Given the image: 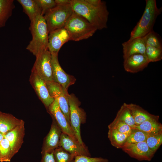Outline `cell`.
<instances>
[{"label": "cell", "mask_w": 162, "mask_h": 162, "mask_svg": "<svg viewBox=\"0 0 162 162\" xmlns=\"http://www.w3.org/2000/svg\"><path fill=\"white\" fill-rule=\"evenodd\" d=\"M148 134L140 130L132 128L131 131L127 138L126 143H136L145 142Z\"/></svg>", "instance_id": "obj_30"}, {"label": "cell", "mask_w": 162, "mask_h": 162, "mask_svg": "<svg viewBox=\"0 0 162 162\" xmlns=\"http://www.w3.org/2000/svg\"><path fill=\"white\" fill-rule=\"evenodd\" d=\"M23 120L12 114L0 111V132L4 135L20 124Z\"/></svg>", "instance_id": "obj_20"}, {"label": "cell", "mask_w": 162, "mask_h": 162, "mask_svg": "<svg viewBox=\"0 0 162 162\" xmlns=\"http://www.w3.org/2000/svg\"><path fill=\"white\" fill-rule=\"evenodd\" d=\"M53 156L56 162H71L75 158L61 147L54 150Z\"/></svg>", "instance_id": "obj_31"}, {"label": "cell", "mask_w": 162, "mask_h": 162, "mask_svg": "<svg viewBox=\"0 0 162 162\" xmlns=\"http://www.w3.org/2000/svg\"><path fill=\"white\" fill-rule=\"evenodd\" d=\"M56 5H64L70 4L71 0H55Z\"/></svg>", "instance_id": "obj_37"}, {"label": "cell", "mask_w": 162, "mask_h": 162, "mask_svg": "<svg viewBox=\"0 0 162 162\" xmlns=\"http://www.w3.org/2000/svg\"><path fill=\"white\" fill-rule=\"evenodd\" d=\"M17 1L22 5L23 12L28 16L31 22L37 16L41 15V11L35 0Z\"/></svg>", "instance_id": "obj_22"}, {"label": "cell", "mask_w": 162, "mask_h": 162, "mask_svg": "<svg viewBox=\"0 0 162 162\" xmlns=\"http://www.w3.org/2000/svg\"><path fill=\"white\" fill-rule=\"evenodd\" d=\"M29 29L32 39L26 49L36 56L48 50L49 33L44 16L39 15L31 21Z\"/></svg>", "instance_id": "obj_2"}, {"label": "cell", "mask_w": 162, "mask_h": 162, "mask_svg": "<svg viewBox=\"0 0 162 162\" xmlns=\"http://www.w3.org/2000/svg\"><path fill=\"white\" fill-rule=\"evenodd\" d=\"M73 12L70 4L56 5L47 11L44 16L49 33L64 27Z\"/></svg>", "instance_id": "obj_5"}, {"label": "cell", "mask_w": 162, "mask_h": 162, "mask_svg": "<svg viewBox=\"0 0 162 162\" xmlns=\"http://www.w3.org/2000/svg\"><path fill=\"white\" fill-rule=\"evenodd\" d=\"M59 147L75 157L77 156L91 157L87 147L85 145L81 144L75 140L64 133H62Z\"/></svg>", "instance_id": "obj_12"}, {"label": "cell", "mask_w": 162, "mask_h": 162, "mask_svg": "<svg viewBox=\"0 0 162 162\" xmlns=\"http://www.w3.org/2000/svg\"><path fill=\"white\" fill-rule=\"evenodd\" d=\"M64 28L69 35L70 40L74 41L88 39L92 36L97 30L86 19L74 12Z\"/></svg>", "instance_id": "obj_4"}, {"label": "cell", "mask_w": 162, "mask_h": 162, "mask_svg": "<svg viewBox=\"0 0 162 162\" xmlns=\"http://www.w3.org/2000/svg\"><path fill=\"white\" fill-rule=\"evenodd\" d=\"M50 130L46 136L42 148L41 154L51 152L59 147L62 132L53 117Z\"/></svg>", "instance_id": "obj_13"}, {"label": "cell", "mask_w": 162, "mask_h": 162, "mask_svg": "<svg viewBox=\"0 0 162 162\" xmlns=\"http://www.w3.org/2000/svg\"><path fill=\"white\" fill-rule=\"evenodd\" d=\"M13 0H0V28L5 25L15 8Z\"/></svg>", "instance_id": "obj_23"}, {"label": "cell", "mask_w": 162, "mask_h": 162, "mask_svg": "<svg viewBox=\"0 0 162 162\" xmlns=\"http://www.w3.org/2000/svg\"><path fill=\"white\" fill-rule=\"evenodd\" d=\"M149 63L145 54L137 53L124 59L123 66L126 72L135 73L143 70Z\"/></svg>", "instance_id": "obj_17"}, {"label": "cell", "mask_w": 162, "mask_h": 162, "mask_svg": "<svg viewBox=\"0 0 162 162\" xmlns=\"http://www.w3.org/2000/svg\"><path fill=\"white\" fill-rule=\"evenodd\" d=\"M44 16L49 10L54 7L56 4L54 0H35Z\"/></svg>", "instance_id": "obj_33"}, {"label": "cell", "mask_w": 162, "mask_h": 162, "mask_svg": "<svg viewBox=\"0 0 162 162\" xmlns=\"http://www.w3.org/2000/svg\"><path fill=\"white\" fill-rule=\"evenodd\" d=\"M108 128L114 129L121 133L128 135L130 134L132 129L124 122L115 119L108 125Z\"/></svg>", "instance_id": "obj_32"}, {"label": "cell", "mask_w": 162, "mask_h": 162, "mask_svg": "<svg viewBox=\"0 0 162 162\" xmlns=\"http://www.w3.org/2000/svg\"><path fill=\"white\" fill-rule=\"evenodd\" d=\"M29 81L39 99L48 109L54 99L50 94L45 82L32 71L30 76Z\"/></svg>", "instance_id": "obj_11"}, {"label": "cell", "mask_w": 162, "mask_h": 162, "mask_svg": "<svg viewBox=\"0 0 162 162\" xmlns=\"http://www.w3.org/2000/svg\"><path fill=\"white\" fill-rule=\"evenodd\" d=\"M12 158L9 142L4 137L0 144V162H10Z\"/></svg>", "instance_id": "obj_28"}, {"label": "cell", "mask_w": 162, "mask_h": 162, "mask_svg": "<svg viewBox=\"0 0 162 162\" xmlns=\"http://www.w3.org/2000/svg\"><path fill=\"white\" fill-rule=\"evenodd\" d=\"M24 124L23 121L20 124L4 135V137L9 143L12 157L18 152L23 142L25 135Z\"/></svg>", "instance_id": "obj_14"}, {"label": "cell", "mask_w": 162, "mask_h": 162, "mask_svg": "<svg viewBox=\"0 0 162 162\" xmlns=\"http://www.w3.org/2000/svg\"><path fill=\"white\" fill-rule=\"evenodd\" d=\"M70 40L69 35L64 27L51 32L48 36V50L51 54L58 53L63 44Z\"/></svg>", "instance_id": "obj_15"}, {"label": "cell", "mask_w": 162, "mask_h": 162, "mask_svg": "<svg viewBox=\"0 0 162 162\" xmlns=\"http://www.w3.org/2000/svg\"><path fill=\"white\" fill-rule=\"evenodd\" d=\"M121 148L130 156L139 161H150L155 154L149 148L146 141L126 143Z\"/></svg>", "instance_id": "obj_9"}, {"label": "cell", "mask_w": 162, "mask_h": 162, "mask_svg": "<svg viewBox=\"0 0 162 162\" xmlns=\"http://www.w3.org/2000/svg\"><path fill=\"white\" fill-rule=\"evenodd\" d=\"M146 142L149 148L155 153L162 143V132L148 134Z\"/></svg>", "instance_id": "obj_26"}, {"label": "cell", "mask_w": 162, "mask_h": 162, "mask_svg": "<svg viewBox=\"0 0 162 162\" xmlns=\"http://www.w3.org/2000/svg\"><path fill=\"white\" fill-rule=\"evenodd\" d=\"M45 82L50 94L57 102L60 109L70 125L68 99L69 94L68 91L53 81Z\"/></svg>", "instance_id": "obj_8"}, {"label": "cell", "mask_w": 162, "mask_h": 162, "mask_svg": "<svg viewBox=\"0 0 162 162\" xmlns=\"http://www.w3.org/2000/svg\"><path fill=\"white\" fill-rule=\"evenodd\" d=\"M4 138V135L2 134L1 132H0V143L3 139V138Z\"/></svg>", "instance_id": "obj_38"}, {"label": "cell", "mask_w": 162, "mask_h": 162, "mask_svg": "<svg viewBox=\"0 0 162 162\" xmlns=\"http://www.w3.org/2000/svg\"><path fill=\"white\" fill-rule=\"evenodd\" d=\"M70 5L74 12L86 19L97 30L107 28L109 12L105 2L95 6L86 0H71Z\"/></svg>", "instance_id": "obj_1"}, {"label": "cell", "mask_w": 162, "mask_h": 162, "mask_svg": "<svg viewBox=\"0 0 162 162\" xmlns=\"http://www.w3.org/2000/svg\"><path fill=\"white\" fill-rule=\"evenodd\" d=\"M114 119L122 121L131 128L136 125L133 118L127 106L126 103H124L121 106Z\"/></svg>", "instance_id": "obj_25"}, {"label": "cell", "mask_w": 162, "mask_h": 162, "mask_svg": "<svg viewBox=\"0 0 162 162\" xmlns=\"http://www.w3.org/2000/svg\"><path fill=\"white\" fill-rule=\"evenodd\" d=\"M54 151L46 152L42 155L40 162H56L53 156Z\"/></svg>", "instance_id": "obj_35"}, {"label": "cell", "mask_w": 162, "mask_h": 162, "mask_svg": "<svg viewBox=\"0 0 162 162\" xmlns=\"http://www.w3.org/2000/svg\"><path fill=\"white\" fill-rule=\"evenodd\" d=\"M36 57L32 71L37 74L45 82L53 81L50 52L48 50L44 51Z\"/></svg>", "instance_id": "obj_7"}, {"label": "cell", "mask_w": 162, "mask_h": 162, "mask_svg": "<svg viewBox=\"0 0 162 162\" xmlns=\"http://www.w3.org/2000/svg\"><path fill=\"white\" fill-rule=\"evenodd\" d=\"M126 105L131 113L136 125H139L147 120L159 116L150 114L141 107L136 104L126 103Z\"/></svg>", "instance_id": "obj_19"}, {"label": "cell", "mask_w": 162, "mask_h": 162, "mask_svg": "<svg viewBox=\"0 0 162 162\" xmlns=\"http://www.w3.org/2000/svg\"><path fill=\"white\" fill-rule=\"evenodd\" d=\"M89 4L95 6L100 5L103 1L100 0H86Z\"/></svg>", "instance_id": "obj_36"}, {"label": "cell", "mask_w": 162, "mask_h": 162, "mask_svg": "<svg viewBox=\"0 0 162 162\" xmlns=\"http://www.w3.org/2000/svg\"><path fill=\"white\" fill-rule=\"evenodd\" d=\"M68 99L70 126L78 141L81 144L85 145L81 135L80 125L86 122V113L80 107V102L74 94H69Z\"/></svg>", "instance_id": "obj_6"}, {"label": "cell", "mask_w": 162, "mask_h": 162, "mask_svg": "<svg viewBox=\"0 0 162 162\" xmlns=\"http://www.w3.org/2000/svg\"><path fill=\"white\" fill-rule=\"evenodd\" d=\"M129 135L121 133L115 129L109 128L108 136L111 145L117 148H121Z\"/></svg>", "instance_id": "obj_24"}, {"label": "cell", "mask_w": 162, "mask_h": 162, "mask_svg": "<svg viewBox=\"0 0 162 162\" xmlns=\"http://www.w3.org/2000/svg\"><path fill=\"white\" fill-rule=\"evenodd\" d=\"M145 54L149 62H155L162 59V48L146 46Z\"/></svg>", "instance_id": "obj_29"}, {"label": "cell", "mask_w": 162, "mask_h": 162, "mask_svg": "<svg viewBox=\"0 0 162 162\" xmlns=\"http://www.w3.org/2000/svg\"><path fill=\"white\" fill-rule=\"evenodd\" d=\"M146 46L162 48V40L160 37L154 30L142 38Z\"/></svg>", "instance_id": "obj_27"}, {"label": "cell", "mask_w": 162, "mask_h": 162, "mask_svg": "<svg viewBox=\"0 0 162 162\" xmlns=\"http://www.w3.org/2000/svg\"><path fill=\"white\" fill-rule=\"evenodd\" d=\"M122 46L124 59L135 54H145L146 46L142 38L129 39L123 43Z\"/></svg>", "instance_id": "obj_18"}, {"label": "cell", "mask_w": 162, "mask_h": 162, "mask_svg": "<svg viewBox=\"0 0 162 162\" xmlns=\"http://www.w3.org/2000/svg\"><path fill=\"white\" fill-rule=\"evenodd\" d=\"M146 2L143 14L131 31L129 39L142 38L153 31L156 19L161 13V8H158L155 0H146Z\"/></svg>", "instance_id": "obj_3"}, {"label": "cell", "mask_w": 162, "mask_h": 162, "mask_svg": "<svg viewBox=\"0 0 162 162\" xmlns=\"http://www.w3.org/2000/svg\"><path fill=\"white\" fill-rule=\"evenodd\" d=\"M159 117L147 120L139 125H135L132 128L136 129L148 134L162 132V125L159 122Z\"/></svg>", "instance_id": "obj_21"}, {"label": "cell", "mask_w": 162, "mask_h": 162, "mask_svg": "<svg viewBox=\"0 0 162 162\" xmlns=\"http://www.w3.org/2000/svg\"><path fill=\"white\" fill-rule=\"evenodd\" d=\"M47 110L55 119L62 132L77 140L70 125L56 100H54Z\"/></svg>", "instance_id": "obj_16"}, {"label": "cell", "mask_w": 162, "mask_h": 162, "mask_svg": "<svg viewBox=\"0 0 162 162\" xmlns=\"http://www.w3.org/2000/svg\"><path fill=\"white\" fill-rule=\"evenodd\" d=\"M58 54H51L53 81L68 91L69 87L74 84L76 79L74 76L67 74L62 69L58 62Z\"/></svg>", "instance_id": "obj_10"}, {"label": "cell", "mask_w": 162, "mask_h": 162, "mask_svg": "<svg viewBox=\"0 0 162 162\" xmlns=\"http://www.w3.org/2000/svg\"><path fill=\"white\" fill-rule=\"evenodd\" d=\"M74 162H108L106 158H92L86 156H77L75 157Z\"/></svg>", "instance_id": "obj_34"}]
</instances>
